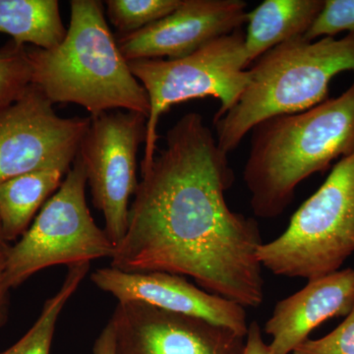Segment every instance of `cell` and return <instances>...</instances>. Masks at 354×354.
Here are the masks:
<instances>
[{
  "label": "cell",
  "instance_id": "obj_6",
  "mask_svg": "<svg viewBox=\"0 0 354 354\" xmlns=\"http://www.w3.org/2000/svg\"><path fill=\"white\" fill-rule=\"evenodd\" d=\"M133 75L145 88L150 101L141 172L152 165L160 138L158 127L171 106L191 100L214 97L220 102L218 120L236 104L249 82L250 66L242 29L211 41L178 59L128 62Z\"/></svg>",
  "mask_w": 354,
  "mask_h": 354
},
{
  "label": "cell",
  "instance_id": "obj_21",
  "mask_svg": "<svg viewBox=\"0 0 354 354\" xmlns=\"http://www.w3.org/2000/svg\"><path fill=\"white\" fill-rule=\"evenodd\" d=\"M292 354H354V306L346 320L318 339H306Z\"/></svg>",
  "mask_w": 354,
  "mask_h": 354
},
{
  "label": "cell",
  "instance_id": "obj_11",
  "mask_svg": "<svg viewBox=\"0 0 354 354\" xmlns=\"http://www.w3.org/2000/svg\"><path fill=\"white\" fill-rule=\"evenodd\" d=\"M242 0H183L174 12L118 39L127 62L178 59L211 41L241 30L247 22Z\"/></svg>",
  "mask_w": 354,
  "mask_h": 354
},
{
  "label": "cell",
  "instance_id": "obj_5",
  "mask_svg": "<svg viewBox=\"0 0 354 354\" xmlns=\"http://www.w3.org/2000/svg\"><path fill=\"white\" fill-rule=\"evenodd\" d=\"M353 252L354 151L333 167L285 232L259 247L257 257L276 276L311 281L339 271Z\"/></svg>",
  "mask_w": 354,
  "mask_h": 354
},
{
  "label": "cell",
  "instance_id": "obj_20",
  "mask_svg": "<svg viewBox=\"0 0 354 354\" xmlns=\"http://www.w3.org/2000/svg\"><path fill=\"white\" fill-rule=\"evenodd\" d=\"M348 32L354 38V0H324L321 12L304 38L317 41Z\"/></svg>",
  "mask_w": 354,
  "mask_h": 354
},
{
  "label": "cell",
  "instance_id": "obj_17",
  "mask_svg": "<svg viewBox=\"0 0 354 354\" xmlns=\"http://www.w3.org/2000/svg\"><path fill=\"white\" fill-rule=\"evenodd\" d=\"M88 270L90 262L69 266L62 288L53 297L46 300L31 329L11 348L0 354H50L58 317L87 276Z\"/></svg>",
  "mask_w": 354,
  "mask_h": 354
},
{
  "label": "cell",
  "instance_id": "obj_18",
  "mask_svg": "<svg viewBox=\"0 0 354 354\" xmlns=\"http://www.w3.org/2000/svg\"><path fill=\"white\" fill-rule=\"evenodd\" d=\"M183 0H108L106 15L120 36L132 34L174 12Z\"/></svg>",
  "mask_w": 354,
  "mask_h": 354
},
{
  "label": "cell",
  "instance_id": "obj_22",
  "mask_svg": "<svg viewBox=\"0 0 354 354\" xmlns=\"http://www.w3.org/2000/svg\"><path fill=\"white\" fill-rule=\"evenodd\" d=\"M11 246L0 223V330L6 325L10 305V288L6 283V265Z\"/></svg>",
  "mask_w": 354,
  "mask_h": 354
},
{
  "label": "cell",
  "instance_id": "obj_16",
  "mask_svg": "<svg viewBox=\"0 0 354 354\" xmlns=\"http://www.w3.org/2000/svg\"><path fill=\"white\" fill-rule=\"evenodd\" d=\"M0 32L16 44L51 50L62 44L67 29L57 0H0Z\"/></svg>",
  "mask_w": 354,
  "mask_h": 354
},
{
  "label": "cell",
  "instance_id": "obj_24",
  "mask_svg": "<svg viewBox=\"0 0 354 354\" xmlns=\"http://www.w3.org/2000/svg\"><path fill=\"white\" fill-rule=\"evenodd\" d=\"M93 354H114V332L109 321L95 339Z\"/></svg>",
  "mask_w": 354,
  "mask_h": 354
},
{
  "label": "cell",
  "instance_id": "obj_3",
  "mask_svg": "<svg viewBox=\"0 0 354 354\" xmlns=\"http://www.w3.org/2000/svg\"><path fill=\"white\" fill-rule=\"evenodd\" d=\"M104 12L100 0L70 1L62 44L51 50L27 46L31 83L53 104H78L91 118L120 109L148 118V94L121 55Z\"/></svg>",
  "mask_w": 354,
  "mask_h": 354
},
{
  "label": "cell",
  "instance_id": "obj_4",
  "mask_svg": "<svg viewBox=\"0 0 354 354\" xmlns=\"http://www.w3.org/2000/svg\"><path fill=\"white\" fill-rule=\"evenodd\" d=\"M248 71L249 82L239 101L214 120L218 147L227 153L263 121L307 111L328 100L332 79L354 72V38L298 37L266 53Z\"/></svg>",
  "mask_w": 354,
  "mask_h": 354
},
{
  "label": "cell",
  "instance_id": "obj_12",
  "mask_svg": "<svg viewBox=\"0 0 354 354\" xmlns=\"http://www.w3.org/2000/svg\"><path fill=\"white\" fill-rule=\"evenodd\" d=\"M93 283L118 304L139 302L174 313L204 319L246 337L245 308L197 288L178 274L162 272H128L104 268L93 272Z\"/></svg>",
  "mask_w": 354,
  "mask_h": 354
},
{
  "label": "cell",
  "instance_id": "obj_8",
  "mask_svg": "<svg viewBox=\"0 0 354 354\" xmlns=\"http://www.w3.org/2000/svg\"><path fill=\"white\" fill-rule=\"evenodd\" d=\"M146 136L143 114L108 111L91 118L79 149L93 204L104 215V230L115 247L127 234L128 205L139 184L137 153Z\"/></svg>",
  "mask_w": 354,
  "mask_h": 354
},
{
  "label": "cell",
  "instance_id": "obj_7",
  "mask_svg": "<svg viewBox=\"0 0 354 354\" xmlns=\"http://www.w3.org/2000/svg\"><path fill=\"white\" fill-rule=\"evenodd\" d=\"M87 183L82 160L77 156L57 192L9 250L6 276L10 290L53 266L113 258L115 245L88 208Z\"/></svg>",
  "mask_w": 354,
  "mask_h": 354
},
{
  "label": "cell",
  "instance_id": "obj_2",
  "mask_svg": "<svg viewBox=\"0 0 354 354\" xmlns=\"http://www.w3.org/2000/svg\"><path fill=\"white\" fill-rule=\"evenodd\" d=\"M243 181L254 216L276 218L302 181L354 151V81L335 99L276 116L252 129Z\"/></svg>",
  "mask_w": 354,
  "mask_h": 354
},
{
  "label": "cell",
  "instance_id": "obj_1",
  "mask_svg": "<svg viewBox=\"0 0 354 354\" xmlns=\"http://www.w3.org/2000/svg\"><path fill=\"white\" fill-rule=\"evenodd\" d=\"M141 176L111 267L191 277L202 290L243 308L261 306L259 223L228 207L234 171L201 114L177 120Z\"/></svg>",
  "mask_w": 354,
  "mask_h": 354
},
{
  "label": "cell",
  "instance_id": "obj_13",
  "mask_svg": "<svg viewBox=\"0 0 354 354\" xmlns=\"http://www.w3.org/2000/svg\"><path fill=\"white\" fill-rule=\"evenodd\" d=\"M354 306V269L311 279L302 290L281 299L265 324L274 354H290L312 330L335 317L348 316Z\"/></svg>",
  "mask_w": 354,
  "mask_h": 354
},
{
  "label": "cell",
  "instance_id": "obj_10",
  "mask_svg": "<svg viewBox=\"0 0 354 354\" xmlns=\"http://www.w3.org/2000/svg\"><path fill=\"white\" fill-rule=\"evenodd\" d=\"M114 354H243L245 337L204 319L139 302L118 304L109 320Z\"/></svg>",
  "mask_w": 354,
  "mask_h": 354
},
{
  "label": "cell",
  "instance_id": "obj_19",
  "mask_svg": "<svg viewBox=\"0 0 354 354\" xmlns=\"http://www.w3.org/2000/svg\"><path fill=\"white\" fill-rule=\"evenodd\" d=\"M31 79L27 46L11 39L0 48V108L17 100Z\"/></svg>",
  "mask_w": 354,
  "mask_h": 354
},
{
  "label": "cell",
  "instance_id": "obj_15",
  "mask_svg": "<svg viewBox=\"0 0 354 354\" xmlns=\"http://www.w3.org/2000/svg\"><path fill=\"white\" fill-rule=\"evenodd\" d=\"M64 171L41 169L0 184V223L9 242L22 237L38 209L64 181Z\"/></svg>",
  "mask_w": 354,
  "mask_h": 354
},
{
  "label": "cell",
  "instance_id": "obj_23",
  "mask_svg": "<svg viewBox=\"0 0 354 354\" xmlns=\"http://www.w3.org/2000/svg\"><path fill=\"white\" fill-rule=\"evenodd\" d=\"M243 354H274L269 344L264 342L262 330L257 321H252L248 326Z\"/></svg>",
  "mask_w": 354,
  "mask_h": 354
},
{
  "label": "cell",
  "instance_id": "obj_14",
  "mask_svg": "<svg viewBox=\"0 0 354 354\" xmlns=\"http://www.w3.org/2000/svg\"><path fill=\"white\" fill-rule=\"evenodd\" d=\"M324 0H265L247 14L244 46L250 64L272 48L304 37Z\"/></svg>",
  "mask_w": 354,
  "mask_h": 354
},
{
  "label": "cell",
  "instance_id": "obj_9",
  "mask_svg": "<svg viewBox=\"0 0 354 354\" xmlns=\"http://www.w3.org/2000/svg\"><path fill=\"white\" fill-rule=\"evenodd\" d=\"M90 123L91 118H60L43 91L30 84L0 108V184L41 169L67 174Z\"/></svg>",
  "mask_w": 354,
  "mask_h": 354
}]
</instances>
